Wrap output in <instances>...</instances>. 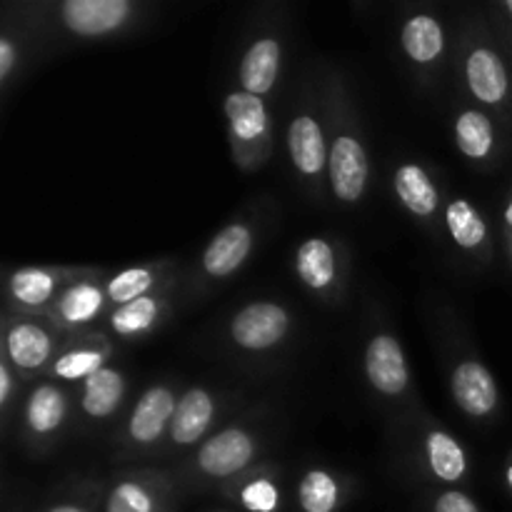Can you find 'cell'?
<instances>
[{
	"mask_svg": "<svg viewBox=\"0 0 512 512\" xmlns=\"http://www.w3.org/2000/svg\"><path fill=\"white\" fill-rule=\"evenodd\" d=\"M65 415V398L50 385H43L33 393L28 405V423L38 433H50L60 425Z\"/></svg>",
	"mask_w": 512,
	"mask_h": 512,
	"instance_id": "cell-21",
	"label": "cell"
},
{
	"mask_svg": "<svg viewBox=\"0 0 512 512\" xmlns=\"http://www.w3.org/2000/svg\"><path fill=\"white\" fill-rule=\"evenodd\" d=\"M243 505L250 512H273L278 508V490L270 480H255L243 490Z\"/></svg>",
	"mask_w": 512,
	"mask_h": 512,
	"instance_id": "cell-30",
	"label": "cell"
},
{
	"mask_svg": "<svg viewBox=\"0 0 512 512\" xmlns=\"http://www.w3.org/2000/svg\"><path fill=\"white\" fill-rule=\"evenodd\" d=\"M150 283H153V278H150L148 270H125V273H120L118 278L110 280V298L115 300V303H133V300L143 298L145 290L150 288Z\"/></svg>",
	"mask_w": 512,
	"mask_h": 512,
	"instance_id": "cell-27",
	"label": "cell"
},
{
	"mask_svg": "<svg viewBox=\"0 0 512 512\" xmlns=\"http://www.w3.org/2000/svg\"><path fill=\"white\" fill-rule=\"evenodd\" d=\"M13 60H15V53H13V45H10V40H0V78H5V75L10 73V68H13Z\"/></svg>",
	"mask_w": 512,
	"mask_h": 512,
	"instance_id": "cell-32",
	"label": "cell"
},
{
	"mask_svg": "<svg viewBox=\"0 0 512 512\" xmlns=\"http://www.w3.org/2000/svg\"><path fill=\"white\" fill-rule=\"evenodd\" d=\"M280 65V48L275 40H258L245 55L240 65V80H243L245 93L263 95L273 88L275 75Z\"/></svg>",
	"mask_w": 512,
	"mask_h": 512,
	"instance_id": "cell-10",
	"label": "cell"
},
{
	"mask_svg": "<svg viewBox=\"0 0 512 512\" xmlns=\"http://www.w3.org/2000/svg\"><path fill=\"white\" fill-rule=\"evenodd\" d=\"M505 220H508V223L512 225V205L508 208V213H505Z\"/></svg>",
	"mask_w": 512,
	"mask_h": 512,
	"instance_id": "cell-35",
	"label": "cell"
},
{
	"mask_svg": "<svg viewBox=\"0 0 512 512\" xmlns=\"http://www.w3.org/2000/svg\"><path fill=\"white\" fill-rule=\"evenodd\" d=\"M435 512H480L473 500L463 493H445L435 505Z\"/></svg>",
	"mask_w": 512,
	"mask_h": 512,
	"instance_id": "cell-31",
	"label": "cell"
},
{
	"mask_svg": "<svg viewBox=\"0 0 512 512\" xmlns=\"http://www.w3.org/2000/svg\"><path fill=\"white\" fill-rule=\"evenodd\" d=\"M298 498L305 512H333L338 505V485L328 473L313 470L300 483Z\"/></svg>",
	"mask_w": 512,
	"mask_h": 512,
	"instance_id": "cell-22",
	"label": "cell"
},
{
	"mask_svg": "<svg viewBox=\"0 0 512 512\" xmlns=\"http://www.w3.org/2000/svg\"><path fill=\"white\" fill-rule=\"evenodd\" d=\"M100 303H103V298H100L98 288H93V285H75L60 300V313L70 323H85V320H90L98 313Z\"/></svg>",
	"mask_w": 512,
	"mask_h": 512,
	"instance_id": "cell-24",
	"label": "cell"
},
{
	"mask_svg": "<svg viewBox=\"0 0 512 512\" xmlns=\"http://www.w3.org/2000/svg\"><path fill=\"white\" fill-rule=\"evenodd\" d=\"M225 113H228L233 133L240 140H255L263 135L268 118H265L263 100L250 93H233L225 100Z\"/></svg>",
	"mask_w": 512,
	"mask_h": 512,
	"instance_id": "cell-13",
	"label": "cell"
},
{
	"mask_svg": "<svg viewBox=\"0 0 512 512\" xmlns=\"http://www.w3.org/2000/svg\"><path fill=\"white\" fill-rule=\"evenodd\" d=\"M395 190H398L400 200L413 210L415 215H430L438 205V193H435L433 183L428 180L423 168L418 165H403L395 175Z\"/></svg>",
	"mask_w": 512,
	"mask_h": 512,
	"instance_id": "cell-14",
	"label": "cell"
},
{
	"mask_svg": "<svg viewBox=\"0 0 512 512\" xmlns=\"http://www.w3.org/2000/svg\"><path fill=\"white\" fill-rule=\"evenodd\" d=\"M50 293H53V278L43 270L25 268L13 275V295L20 303L40 305L50 298Z\"/></svg>",
	"mask_w": 512,
	"mask_h": 512,
	"instance_id": "cell-26",
	"label": "cell"
},
{
	"mask_svg": "<svg viewBox=\"0 0 512 512\" xmlns=\"http://www.w3.org/2000/svg\"><path fill=\"white\" fill-rule=\"evenodd\" d=\"M468 83L483 103H498L508 93L503 60L493 50H475L468 60Z\"/></svg>",
	"mask_w": 512,
	"mask_h": 512,
	"instance_id": "cell-9",
	"label": "cell"
},
{
	"mask_svg": "<svg viewBox=\"0 0 512 512\" xmlns=\"http://www.w3.org/2000/svg\"><path fill=\"white\" fill-rule=\"evenodd\" d=\"M298 273L310 288H325L333 280L335 258L325 240H308L298 250Z\"/></svg>",
	"mask_w": 512,
	"mask_h": 512,
	"instance_id": "cell-18",
	"label": "cell"
},
{
	"mask_svg": "<svg viewBox=\"0 0 512 512\" xmlns=\"http://www.w3.org/2000/svg\"><path fill=\"white\" fill-rule=\"evenodd\" d=\"M8 353L20 368H38L48 360L50 340L35 325H18L8 338Z\"/></svg>",
	"mask_w": 512,
	"mask_h": 512,
	"instance_id": "cell-17",
	"label": "cell"
},
{
	"mask_svg": "<svg viewBox=\"0 0 512 512\" xmlns=\"http://www.w3.org/2000/svg\"><path fill=\"white\" fill-rule=\"evenodd\" d=\"M428 453H430V465H433L435 475L445 483H455V480L463 478L465 473V455L460 450V445L455 443L450 435L445 433H433L428 438Z\"/></svg>",
	"mask_w": 512,
	"mask_h": 512,
	"instance_id": "cell-19",
	"label": "cell"
},
{
	"mask_svg": "<svg viewBox=\"0 0 512 512\" xmlns=\"http://www.w3.org/2000/svg\"><path fill=\"white\" fill-rule=\"evenodd\" d=\"M253 458V440L240 430H225L203 445L198 455L200 468L215 478H228Z\"/></svg>",
	"mask_w": 512,
	"mask_h": 512,
	"instance_id": "cell-3",
	"label": "cell"
},
{
	"mask_svg": "<svg viewBox=\"0 0 512 512\" xmlns=\"http://www.w3.org/2000/svg\"><path fill=\"white\" fill-rule=\"evenodd\" d=\"M250 243H253V238H250L245 225H230V228H225L223 233L210 243V248L205 250V270H208L210 275H218V278L230 275L245 258H248Z\"/></svg>",
	"mask_w": 512,
	"mask_h": 512,
	"instance_id": "cell-8",
	"label": "cell"
},
{
	"mask_svg": "<svg viewBox=\"0 0 512 512\" xmlns=\"http://www.w3.org/2000/svg\"><path fill=\"white\" fill-rule=\"evenodd\" d=\"M458 143L460 150L470 158H485L493 148V125H490V120L483 113H475V110L460 115Z\"/></svg>",
	"mask_w": 512,
	"mask_h": 512,
	"instance_id": "cell-20",
	"label": "cell"
},
{
	"mask_svg": "<svg viewBox=\"0 0 512 512\" xmlns=\"http://www.w3.org/2000/svg\"><path fill=\"white\" fill-rule=\"evenodd\" d=\"M448 228L453 233L455 243L463 248H475L485 240V223L475 213L473 205L465 200H455L448 208Z\"/></svg>",
	"mask_w": 512,
	"mask_h": 512,
	"instance_id": "cell-23",
	"label": "cell"
},
{
	"mask_svg": "<svg viewBox=\"0 0 512 512\" xmlns=\"http://www.w3.org/2000/svg\"><path fill=\"white\" fill-rule=\"evenodd\" d=\"M50 512H83V510L73 508V505H60V508H53Z\"/></svg>",
	"mask_w": 512,
	"mask_h": 512,
	"instance_id": "cell-34",
	"label": "cell"
},
{
	"mask_svg": "<svg viewBox=\"0 0 512 512\" xmlns=\"http://www.w3.org/2000/svg\"><path fill=\"white\" fill-rule=\"evenodd\" d=\"M508 483H510V488H512V468L508 470Z\"/></svg>",
	"mask_w": 512,
	"mask_h": 512,
	"instance_id": "cell-36",
	"label": "cell"
},
{
	"mask_svg": "<svg viewBox=\"0 0 512 512\" xmlns=\"http://www.w3.org/2000/svg\"><path fill=\"white\" fill-rule=\"evenodd\" d=\"M508 10L512 13V0H508Z\"/></svg>",
	"mask_w": 512,
	"mask_h": 512,
	"instance_id": "cell-37",
	"label": "cell"
},
{
	"mask_svg": "<svg viewBox=\"0 0 512 512\" xmlns=\"http://www.w3.org/2000/svg\"><path fill=\"white\" fill-rule=\"evenodd\" d=\"M8 393H10V375H8V370L0 368V403H5V400H8Z\"/></svg>",
	"mask_w": 512,
	"mask_h": 512,
	"instance_id": "cell-33",
	"label": "cell"
},
{
	"mask_svg": "<svg viewBox=\"0 0 512 512\" xmlns=\"http://www.w3.org/2000/svg\"><path fill=\"white\" fill-rule=\"evenodd\" d=\"M453 395L470 415H488L498 403V388L480 363H463L453 375Z\"/></svg>",
	"mask_w": 512,
	"mask_h": 512,
	"instance_id": "cell-6",
	"label": "cell"
},
{
	"mask_svg": "<svg viewBox=\"0 0 512 512\" xmlns=\"http://www.w3.org/2000/svg\"><path fill=\"white\" fill-rule=\"evenodd\" d=\"M288 328V315L273 303H258L245 308L233 320V338L250 350H263L278 343Z\"/></svg>",
	"mask_w": 512,
	"mask_h": 512,
	"instance_id": "cell-1",
	"label": "cell"
},
{
	"mask_svg": "<svg viewBox=\"0 0 512 512\" xmlns=\"http://www.w3.org/2000/svg\"><path fill=\"white\" fill-rule=\"evenodd\" d=\"M100 363H103L100 353H93V350H78V353L63 355V358L58 360V365H55V373H58L60 378L68 380L90 378V375H95L98 370H103Z\"/></svg>",
	"mask_w": 512,
	"mask_h": 512,
	"instance_id": "cell-28",
	"label": "cell"
},
{
	"mask_svg": "<svg viewBox=\"0 0 512 512\" xmlns=\"http://www.w3.org/2000/svg\"><path fill=\"white\" fill-rule=\"evenodd\" d=\"M213 418V400L203 390H190L180 398L178 408L173 415V440L175 443L190 445L200 440L205 428Z\"/></svg>",
	"mask_w": 512,
	"mask_h": 512,
	"instance_id": "cell-11",
	"label": "cell"
},
{
	"mask_svg": "<svg viewBox=\"0 0 512 512\" xmlns=\"http://www.w3.org/2000/svg\"><path fill=\"white\" fill-rule=\"evenodd\" d=\"M108 512H153V500L140 485L120 483L110 495Z\"/></svg>",
	"mask_w": 512,
	"mask_h": 512,
	"instance_id": "cell-29",
	"label": "cell"
},
{
	"mask_svg": "<svg viewBox=\"0 0 512 512\" xmlns=\"http://www.w3.org/2000/svg\"><path fill=\"white\" fill-rule=\"evenodd\" d=\"M330 180L340 200H358L368 180V158L358 140L338 138L330 153Z\"/></svg>",
	"mask_w": 512,
	"mask_h": 512,
	"instance_id": "cell-2",
	"label": "cell"
},
{
	"mask_svg": "<svg viewBox=\"0 0 512 512\" xmlns=\"http://www.w3.org/2000/svg\"><path fill=\"white\" fill-rule=\"evenodd\" d=\"M128 15L125 0H68L63 5V20L80 35H100L118 28Z\"/></svg>",
	"mask_w": 512,
	"mask_h": 512,
	"instance_id": "cell-4",
	"label": "cell"
},
{
	"mask_svg": "<svg viewBox=\"0 0 512 512\" xmlns=\"http://www.w3.org/2000/svg\"><path fill=\"white\" fill-rule=\"evenodd\" d=\"M403 45L410 53V58L418 63H430L443 50V30H440L438 20L428 18V15H418L410 20L403 30Z\"/></svg>",
	"mask_w": 512,
	"mask_h": 512,
	"instance_id": "cell-16",
	"label": "cell"
},
{
	"mask_svg": "<svg viewBox=\"0 0 512 512\" xmlns=\"http://www.w3.org/2000/svg\"><path fill=\"white\" fill-rule=\"evenodd\" d=\"M365 368H368L370 383L380 393L398 395L408 385V370H405L400 345L393 338H388V335H380V338L370 343L368 355H365Z\"/></svg>",
	"mask_w": 512,
	"mask_h": 512,
	"instance_id": "cell-5",
	"label": "cell"
},
{
	"mask_svg": "<svg viewBox=\"0 0 512 512\" xmlns=\"http://www.w3.org/2000/svg\"><path fill=\"white\" fill-rule=\"evenodd\" d=\"M175 398L170 395V390L165 388H153L140 398V403L135 405L133 420H130V433L138 443H153L165 428V420L170 415H175Z\"/></svg>",
	"mask_w": 512,
	"mask_h": 512,
	"instance_id": "cell-7",
	"label": "cell"
},
{
	"mask_svg": "<svg viewBox=\"0 0 512 512\" xmlns=\"http://www.w3.org/2000/svg\"><path fill=\"white\" fill-rule=\"evenodd\" d=\"M120 395H123V378L115 370H98L85 383V413L93 415V418H105V415H110L118 408Z\"/></svg>",
	"mask_w": 512,
	"mask_h": 512,
	"instance_id": "cell-15",
	"label": "cell"
},
{
	"mask_svg": "<svg viewBox=\"0 0 512 512\" xmlns=\"http://www.w3.org/2000/svg\"><path fill=\"white\" fill-rule=\"evenodd\" d=\"M290 155L303 173L315 175L325 165V140L313 118H298L290 125Z\"/></svg>",
	"mask_w": 512,
	"mask_h": 512,
	"instance_id": "cell-12",
	"label": "cell"
},
{
	"mask_svg": "<svg viewBox=\"0 0 512 512\" xmlns=\"http://www.w3.org/2000/svg\"><path fill=\"white\" fill-rule=\"evenodd\" d=\"M155 313H158V305L150 298H138L128 305H120L118 313L113 315V328L118 330L120 335H135L140 330L150 328L155 320Z\"/></svg>",
	"mask_w": 512,
	"mask_h": 512,
	"instance_id": "cell-25",
	"label": "cell"
}]
</instances>
